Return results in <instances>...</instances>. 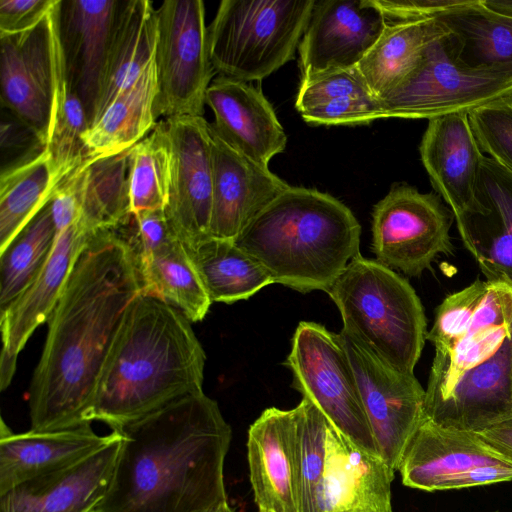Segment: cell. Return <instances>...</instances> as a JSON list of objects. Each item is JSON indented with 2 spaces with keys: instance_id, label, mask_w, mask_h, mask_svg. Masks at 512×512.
I'll return each mask as SVG.
<instances>
[{
  "instance_id": "cell-8",
  "label": "cell",
  "mask_w": 512,
  "mask_h": 512,
  "mask_svg": "<svg viewBox=\"0 0 512 512\" xmlns=\"http://www.w3.org/2000/svg\"><path fill=\"white\" fill-rule=\"evenodd\" d=\"M507 97H512V64H463L448 30L428 45L410 73L378 98L383 119L431 120L454 113L469 114Z\"/></svg>"
},
{
  "instance_id": "cell-2",
  "label": "cell",
  "mask_w": 512,
  "mask_h": 512,
  "mask_svg": "<svg viewBox=\"0 0 512 512\" xmlns=\"http://www.w3.org/2000/svg\"><path fill=\"white\" fill-rule=\"evenodd\" d=\"M122 442L109 488L94 512H198L227 499L231 428L203 391L116 430Z\"/></svg>"
},
{
  "instance_id": "cell-1",
  "label": "cell",
  "mask_w": 512,
  "mask_h": 512,
  "mask_svg": "<svg viewBox=\"0 0 512 512\" xmlns=\"http://www.w3.org/2000/svg\"><path fill=\"white\" fill-rule=\"evenodd\" d=\"M141 293L137 261L126 241L115 229L94 232L47 321L27 393L30 430L89 423L105 363L130 305Z\"/></svg>"
},
{
  "instance_id": "cell-11",
  "label": "cell",
  "mask_w": 512,
  "mask_h": 512,
  "mask_svg": "<svg viewBox=\"0 0 512 512\" xmlns=\"http://www.w3.org/2000/svg\"><path fill=\"white\" fill-rule=\"evenodd\" d=\"M453 218L434 193L405 184L393 186L372 214L376 260L408 276H420L438 255L453 253Z\"/></svg>"
},
{
  "instance_id": "cell-27",
  "label": "cell",
  "mask_w": 512,
  "mask_h": 512,
  "mask_svg": "<svg viewBox=\"0 0 512 512\" xmlns=\"http://www.w3.org/2000/svg\"><path fill=\"white\" fill-rule=\"evenodd\" d=\"M157 34V9L151 1L120 0L94 121L154 60Z\"/></svg>"
},
{
  "instance_id": "cell-28",
  "label": "cell",
  "mask_w": 512,
  "mask_h": 512,
  "mask_svg": "<svg viewBox=\"0 0 512 512\" xmlns=\"http://www.w3.org/2000/svg\"><path fill=\"white\" fill-rule=\"evenodd\" d=\"M295 107L312 125H358L383 119L379 98L357 66L302 77Z\"/></svg>"
},
{
  "instance_id": "cell-6",
  "label": "cell",
  "mask_w": 512,
  "mask_h": 512,
  "mask_svg": "<svg viewBox=\"0 0 512 512\" xmlns=\"http://www.w3.org/2000/svg\"><path fill=\"white\" fill-rule=\"evenodd\" d=\"M326 293L341 314L342 330L389 367L414 374L427 320L420 298L406 278L360 254Z\"/></svg>"
},
{
  "instance_id": "cell-40",
  "label": "cell",
  "mask_w": 512,
  "mask_h": 512,
  "mask_svg": "<svg viewBox=\"0 0 512 512\" xmlns=\"http://www.w3.org/2000/svg\"><path fill=\"white\" fill-rule=\"evenodd\" d=\"M131 248L136 261L146 259L176 240L164 209L131 213L113 228Z\"/></svg>"
},
{
  "instance_id": "cell-32",
  "label": "cell",
  "mask_w": 512,
  "mask_h": 512,
  "mask_svg": "<svg viewBox=\"0 0 512 512\" xmlns=\"http://www.w3.org/2000/svg\"><path fill=\"white\" fill-rule=\"evenodd\" d=\"M44 148L32 158L1 170L0 251L51 200L64 180Z\"/></svg>"
},
{
  "instance_id": "cell-20",
  "label": "cell",
  "mask_w": 512,
  "mask_h": 512,
  "mask_svg": "<svg viewBox=\"0 0 512 512\" xmlns=\"http://www.w3.org/2000/svg\"><path fill=\"white\" fill-rule=\"evenodd\" d=\"M213 169L209 235L235 241L289 185L229 146L209 123Z\"/></svg>"
},
{
  "instance_id": "cell-3",
  "label": "cell",
  "mask_w": 512,
  "mask_h": 512,
  "mask_svg": "<svg viewBox=\"0 0 512 512\" xmlns=\"http://www.w3.org/2000/svg\"><path fill=\"white\" fill-rule=\"evenodd\" d=\"M435 348L423 418L471 433L512 417V287L475 280L449 294L426 334Z\"/></svg>"
},
{
  "instance_id": "cell-12",
  "label": "cell",
  "mask_w": 512,
  "mask_h": 512,
  "mask_svg": "<svg viewBox=\"0 0 512 512\" xmlns=\"http://www.w3.org/2000/svg\"><path fill=\"white\" fill-rule=\"evenodd\" d=\"M59 0L33 28L0 34L1 101L46 146L56 86Z\"/></svg>"
},
{
  "instance_id": "cell-5",
  "label": "cell",
  "mask_w": 512,
  "mask_h": 512,
  "mask_svg": "<svg viewBox=\"0 0 512 512\" xmlns=\"http://www.w3.org/2000/svg\"><path fill=\"white\" fill-rule=\"evenodd\" d=\"M361 227L352 211L316 189L289 186L234 241L278 283L327 291L360 255Z\"/></svg>"
},
{
  "instance_id": "cell-25",
  "label": "cell",
  "mask_w": 512,
  "mask_h": 512,
  "mask_svg": "<svg viewBox=\"0 0 512 512\" xmlns=\"http://www.w3.org/2000/svg\"><path fill=\"white\" fill-rule=\"evenodd\" d=\"M419 151L435 191L453 216L473 205L484 155L468 114L454 113L429 120Z\"/></svg>"
},
{
  "instance_id": "cell-29",
  "label": "cell",
  "mask_w": 512,
  "mask_h": 512,
  "mask_svg": "<svg viewBox=\"0 0 512 512\" xmlns=\"http://www.w3.org/2000/svg\"><path fill=\"white\" fill-rule=\"evenodd\" d=\"M157 75L154 60L138 80L115 97L84 132L89 158L115 155L134 147L156 126Z\"/></svg>"
},
{
  "instance_id": "cell-45",
  "label": "cell",
  "mask_w": 512,
  "mask_h": 512,
  "mask_svg": "<svg viewBox=\"0 0 512 512\" xmlns=\"http://www.w3.org/2000/svg\"><path fill=\"white\" fill-rule=\"evenodd\" d=\"M489 9L512 17V0H482Z\"/></svg>"
},
{
  "instance_id": "cell-7",
  "label": "cell",
  "mask_w": 512,
  "mask_h": 512,
  "mask_svg": "<svg viewBox=\"0 0 512 512\" xmlns=\"http://www.w3.org/2000/svg\"><path fill=\"white\" fill-rule=\"evenodd\" d=\"M315 0H223L208 27L219 76L259 81L294 58Z\"/></svg>"
},
{
  "instance_id": "cell-31",
  "label": "cell",
  "mask_w": 512,
  "mask_h": 512,
  "mask_svg": "<svg viewBox=\"0 0 512 512\" xmlns=\"http://www.w3.org/2000/svg\"><path fill=\"white\" fill-rule=\"evenodd\" d=\"M435 18L452 34L457 58L463 64H512V17L489 9L482 0H469Z\"/></svg>"
},
{
  "instance_id": "cell-13",
  "label": "cell",
  "mask_w": 512,
  "mask_h": 512,
  "mask_svg": "<svg viewBox=\"0 0 512 512\" xmlns=\"http://www.w3.org/2000/svg\"><path fill=\"white\" fill-rule=\"evenodd\" d=\"M381 458L393 470L423 419L425 389L414 374L389 367L356 339L339 333Z\"/></svg>"
},
{
  "instance_id": "cell-38",
  "label": "cell",
  "mask_w": 512,
  "mask_h": 512,
  "mask_svg": "<svg viewBox=\"0 0 512 512\" xmlns=\"http://www.w3.org/2000/svg\"><path fill=\"white\" fill-rule=\"evenodd\" d=\"M294 409L298 429L300 512H317V493L326 458L328 420L304 398Z\"/></svg>"
},
{
  "instance_id": "cell-37",
  "label": "cell",
  "mask_w": 512,
  "mask_h": 512,
  "mask_svg": "<svg viewBox=\"0 0 512 512\" xmlns=\"http://www.w3.org/2000/svg\"><path fill=\"white\" fill-rule=\"evenodd\" d=\"M171 146L164 121L131 149L130 210L165 209L171 179Z\"/></svg>"
},
{
  "instance_id": "cell-41",
  "label": "cell",
  "mask_w": 512,
  "mask_h": 512,
  "mask_svg": "<svg viewBox=\"0 0 512 512\" xmlns=\"http://www.w3.org/2000/svg\"><path fill=\"white\" fill-rule=\"evenodd\" d=\"M469 0H370L388 24L435 17Z\"/></svg>"
},
{
  "instance_id": "cell-9",
  "label": "cell",
  "mask_w": 512,
  "mask_h": 512,
  "mask_svg": "<svg viewBox=\"0 0 512 512\" xmlns=\"http://www.w3.org/2000/svg\"><path fill=\"white\" fill-rule=\"evenodd\" d=\"M284 365L292 373V387L334 428L360 449L380 456L339 333L301 321Z\"/></svg>"
},
{
  "instance_id": "cell-39",
  "label": "cell",
  "mask_w": 512,
  "mask_h": 512,
  "mask_svg": "<svg viewBox=\"0 0 512 512\" xmlns=\"http://www.w3.org/2000/svg\"><path fill=\"white\" fill-rule=\"evenodd\" d=\"M468 117L482 153L512 172V97L475 109Z\"/></svg>"
},
{
  "instance_id": "cell-44",
  "label": "cell",
  "mask_w": 512,
  "mask_h": 512,
  "mask_svg": "<svg viewBox=\"0 0 512 512\" xmlns=\"http://www.w3.org/2000/svg\"><path fill=\"white\" fill-rule=\"evenodd\" d=\"M476 434L495 451L512 461V417Z\"/></svg>"
},
{
  "instance_id": "cell-46",
  "label": "cell",
  "mask_w": 512,
  "mask_h": 512,
  "mask_svg": "<svg viewBox=\"0 0 512 512\" xmlns=\"http://www.w3.org/2000/svg\"><path fill=\"white\" fill-rule=\"evenodd\" d=\"M198 512H234L232 508L230 507L228 500L224 499L221 501H218Z\"/></svg>"
},
{
  "instance_id": "cell-17",
  "label": "cell",
  "mask_w": 512,
  "mask_h": 512,
  "mask_svg": "<svg viewBox=\"0 0 512 512\" xmlns=\"http://www.w3.org/2000/svg\"><path fill=\"white\" fill-rule=\"evenodd\" d=\"M94 232L80 218L62 231L50 258L34 281L0 311V388L5 390L16 371L19 353L36 328L53 312L73 265Z\"/></svg>"
},
{
  "instance_id": "cell-15",
  "label": "cell",
  "mask_w": 512,
  "mask_h": 512,
  "mask_svg": "<svg viewBox=\"0 0 512 512\" xmlns=\"http://www.w3.org/2000/svg\"><path fill=\"white\" fill-rule=\"evenodd\" d=\"M387 24L370 0L315 1L298 47L302 77L358 66Z\"/></svg>"
},
{
  "instance_id": "cell-4",
  "label": "cell",
  "mask_w": 512,
  "mask_h": 512,
  "mask_svg": "<svg viewBox=\"0 0 512 512\" xmlns=\"http://www.w3.org/2000/svg\"><path fill=\"white\" fill-rule=\"evenodd\" d=\"M191 323L163 300L139 294L105 363L87 421L118 430L203 391L206 355Z\"/></svg>"
},
{
  "instance_id": "cell-30",
  "label": "cell",
  "mask_w": 512,
  "mask_h": 512,
  "mask_svg": "<svg viewBox=\"0 0 512 512\" xmlns=\"http://www.w3.org/2000/svg\"><path fill=\"white\" fill-rule=\"evenodd\" d=\"M447 32L435 17L387 24L357 68L380 97L417 66L429 44Z\"/></svg>"
},
{
  "instance_id": "cell-19",
  "label": "cell",
  "mask_w": 512,
  "mask_h": 512,
  "mask_svg": "<svg viewBox=\"0 0 512 512\" xmlns=\"http://www.w3.org/2000/svg\"><path fill=\"white\" fill-rule=\"evenodd\" d=\"M119 6L120 0H59L58 4V35L67 83L81 100L89 127L95 119Z\"/></svg>"
},
{
  "instance_id": "cell-24",
  "label": "cell",
  "mask_w": 512,
  "mask_h": 512,
  "mask_svg": "<svg viewBox=\"0 0 512 512\" xmlns=\"http://www.w3.org/2000/svg\"><path fill=\"white\" fill-rule=\"evenodd\" d=\"M205 103L214 114L215 132L240 154L269 168L270 160L284 151L287 136L273 107L249 82L218 76Z\"/></svg>"
},
{
  "instance_id": "cell-10",
  "label": "cell",
  "mask_w": 512,
  "mask_h": 512,
  "mask_svg": "<svg viewBox=\"0 0 512 512\" xmlns=\"http://www.w3.org/2000/svg\"><path fill=\"white\" fill-rule=\"evenodd\" d=\"M154 62L157 119L203 116L213 69L201 0H167L157 8Z\"/></svg>"
},
{
  "instance_id": "cell-22",
  "label": "cell",
  "mask_w": 512,
  "mask_h": 512,
  "mask_svg": "<svg viewBox=\"0 0 512 512\" xmlns=\"http://www.w3.org/2000/svg\"><path fill=\"white\" fill-rule=\"evenodd\" d=\"M247 458L259 512H300L295 409L271 407L250 426Z\"/></svg>"
},
{
  "instance_id": "cell-21",
  "label": "cell",
  "mask_w": 512,
  "mask_h": 512,
  "mask_svg": "<svg viewBox=\"0 0 512 512\" xmlns=\"http://www.w3.org/2000/svg\"><path fill=\"white\" fill-rule=\"evenodd\" d=\"M54 472L25 481L0 495V512H94L112 480L122 437Z\"/></svg>"
},
{
  "instance_id": "cell-14",
  "label": "cell",
  "mask_w": 512,
  "mask_h": 512,
  "mask_svg": "<svg viewBox=\"0 0 512 512\" xmlns=\"http://www.w3.org/2000/svg\"><path fill=\"white\" fill-rule=\"evenodd\" d=\"M171 146V179L164 209L186 250L210 237L213 169L209 122L203 116L164 120Z\"/></svg>"
},
{
  "instance_id": "cell-34",
  "label": "cell",
  "mask_w": 512,
  "mask_h": 512,
  "mask_svg": "<svg viewBox=\"0 0 512 512\" xmlns=\"http://www.w3.org/2000/svg\"><path fill=\"white\" fill-rule=\"evenodd\" d=\"M142 293L163 300L191 322L201 321L211 300L184 246L177 239L137 261Z\"/></svg>"
},
{
  "instance_id": "cell-18",
  "label": "cell",
  "mask_w": 512,
  "mask_h": 512,
  "mask_svg": "<svg viewBox=\"0 0 512 512\" xmlns=\"http://www.w3.org/2000/svg\"><path fill=\"white\" fill-rule=\"evenodd\" d=\"M454 218L486 280L512 287V172L483 156L475 202Z\"/></svg>"
},
{
  "instance_id": "cell-26",
  "label": "cell",
  "mask_w": 512,
  "mask_h": 512,
  "mask_svg": "<svg viewBox=\"0 0 512 512\" xmlns=\"http://www.w3.org/2000/svg\"><path fill=\"white\" fill-rule=\"evenodd\" d=\"M113 437L98 435L85 423L55 431L0 430V495L30 479L71 465L106 445Z\"/></svg>"
},
{
  "instance_id": "cell-43",
  "label": "cell",
  "mask_w": 512,
  "mask_h": 512,
  "mask_svg": "<svg viewBox=\"0 0 512 512\" xmlns=\"http://www.w3.org/2000/svg\"><path fill=\"white\" fill-rule=\"evenodd\" d=\"M80 166L59 184L50 200L52 218L59 234L81 218Z\"/></svg>"
},
{
  "instance_id": "cell-33",
  "label": "cell",
  "mask_w": 512,
  "mask_h": 512,
  "mask_svg": "<svg viewBox=\"0 0 512 512\" xmlns=\"http://www.w3.org/2000/svg\"><path fill=\"white\" fill-rule=\"evenodd\" d=\"M186 251L212 303L246 300L274 283L265 269L234 241L209 237Z\"/></svg>"
},
{
  "instance_id": "cell-23",
  "label": "cell",
  "mask_w": 512,
  "mask_h": 512,
  "mask_svg": "<svg viewBox=\"0 0 512 512\" xmlns=\"http://www.w3.org/2000/svg\"><path fill=\"white\" fill-rule=\"evenodd\" d=\"M394 473L380 456L360 449L328 422L317 512H393Z\"/></svg>"
},
{
  "instance_id": "cell-42",
  "label": "cell",
  "mask_w": 512,
  "mask_h": 512,
  "mask_svg": "<svg viewBox=\"0 0 512 512\" xmlns=\"http://www.w3.org/2000/svg\"><path fill=\"white\" fill-rule=\"evenodd\" d=\"M57 0H0V34H16L36 26Z\"/></svg>"
},
{
  "instance_id": "cell-35",
  "label": "cell",
  "mask_w": 512,
  "mask_h": 512,
  "mask_svg": "<svg viewBox=\"0 0 512 512\" xmlns=\"http://www.w3.org/2000/svg\"><path fill=\"white\" fill-rule=\"evenodd\" d=\"M88 158L80 166L81 219L96 232L113 229L130 214V153Z\"/></svg>"
},
{
  "instance_id": "cell-16",
  "label": "cell",
  "mask_w": 512,
  "mask_h": 512,
  "mask_svg": "<svg viewBox=\"0 0 512 512\" xmlns=\"http://www.w3.org/2000/svg\"><path fill=\"white\" fill-rule=\"evenodd\" d=\"M508 461L476 433L440 427L423 418L397 470L405 486L432 492L469 488L473 471Z\"/></svg>"
},
{
  "instance_id": "cell-36",
  "label": "cell",
  "mask_w": 512,
  "mask_h": 512,
  "mask_svg": "<svg viewBox=\"0 0 512 512\" xmlns=\"http://www.w3.org/2000/svg\"><path fill=\"white\" fill-rule=\"evenodd\" d=\"M58 235L49 201L0 251V311L39 275L52 254Z\"/></svg>"
}]
</instances>
